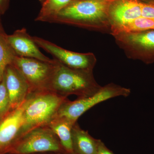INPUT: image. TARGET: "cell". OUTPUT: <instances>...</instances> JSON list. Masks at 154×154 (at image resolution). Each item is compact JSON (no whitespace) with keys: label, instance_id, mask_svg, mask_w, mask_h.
I'll use <instances>...</instances> for the list:
<instances>
[{"label":"cell","instance_id":"cell-18","mask_svg":"<svg viewBox=\"0 0 154 154\" xmlns=\"http://www.w3.org/2000/svg\"><path fill=\"white\" fill-rule=\"evenodd\" d=\"M9 0H0V14H3L8 9Z\"/></svg>","mask_w":154,"mask_h":154},{"label":"cell","instance_id":"cell-16","mask_svg":"<svg viewBox=\"0 0 154 154\" xmlns=\"http://www.w3.org/2000/svg\"><path fill=\"white\" fill-rule=\"evenodd\" d=\"M11 110L10 98L4 76L2 80L0 82V119Z\"/></svg>","mask_w":154,"mask_h":154},{"label":"cell","instance_id":"cell-13","mask_svg":"<svg viewBox=\"0 0 154 154\" xmlns=\"http://www.w3.org/2000/svg\"><path fill=\"white\" fill-rule=\"evenodd\" d=\"M75 123L65 117L56 116L48 125L58 138L67 153L73 152L72 129Z\"/></svg>","mask_w":154,"mask_h":154},{"label":"cell","instance_id":"cell-2","mask_svg":"<svg viewBox=\"0 0 154 154\" xmlns=\"http://www.w3.org/2000/svg\"><path fill=\"white\" fill-rule=\"evenodd\" d=\"M55 60L46 90L65 97L75 95L81 98L94 95L102 87L95 80L93 72L71 69Z\"/></svg>","mask_w":154,"mask_h":154},{"label":"cell","instance_id":"cell-22","mask_svg":"<svg viewBox=\"0 0 154 154\" xmlns=\"http://www.w3.org/2000/svg\"><path fill=\"white\" fill-rule=\"evenodd\" d=\"M66 154H75V153L74 152H71V153H66Z\"/></svg>","mask_w":154,"mask_h":154},{"label":"cell","instance_id":"cell-7","mask_svg":"<svg viewBox=\"0 0 154 154\" xmlns=\"http://www.w3.org/2000/svg\"><path fill=\"white\" fill-rule=\"evenodd\" d=\"M55 63L54 59L51 62H48L17 56L12 64L25 78L31 94L46 90V86L54 69Z\"/></svg>","mask_w":154,"mask_h":154},{"label":"cell","instance_id":"cell-10","mask_svg":"<svg viewBox=\"0 0 154 154\" xmlns=\"http://www.w3.org/2000/svg\"><path fill=\"white\" fill-rule=\"evenodd\" d=\"M6 88L8 93L11 110L22 105L30 93L29 85L14 65H9L4 74Z\"/></svg>","mask_w":154,"mask_h":154},{"label":"cell","instance_id":"cell-1","mask_svg":"<svg viewBox=\"0 0 154 154\" xmlns=\"http://www.w3.org/2000/svg\"><path fill=\"white\" fill-rule=\"evenodd\" d=\"M114 0H74L47 22L110 33L109 12Z\"/></svg>","mask_w":154,"mask_h":154},{"label":"cell","instance_id":"cell-17","mask_svg":"<svg viewBox=\"0 0 154 154\" xmlns=\"http://www.w3.org/2000/svg\"><path fill=\"white\" fill-rule=\"evenodd\" d=\"M96 154H114L105 145L101 140H98V146Z\"/></svg>","mask_w":154,"mask_h":154},{"label":"cell","instance_id":"cell-12","mask_svg":"<svg viewBox=\"0 0 154 154\" xmlns=\"http://www.w3.org/2000/svg\"><path fill=\"white\" fill-rule=\"evenodd\" d=\"M99 139L94 138L88 131L76 122L72 129L73 152L76 154H96Z\"/></svg>","mask_w":154,"mask_h":154},{"label":"cell","instance_id":"cell-15","mask_svg":"<svg viewBox=\"0 0 154 154\" xmlns=\"http://www.w3.org/2000/svg\"><path fill=\"white\" fill-rule=\"evenodd\" d=\"M17 56L7 40V34L0 33V82L3 79L6 69L13 64Z\"/></svg>","mask_w":154,"mask_h":154},{"label":"cell","instance_id":"cell-14","mask_svg":"<svg viewBox=\"0 0 154 154\" xmlns=\"http://www.w3.org/2000/svg\"><path fill=\"white\" fill-rule=\"evenodd\" d=\"M74 0H45L39 14L35 19L37 22H46L54 17Z\"/></svg>","mask_w":154,"mask_h":154},{"label":"cell","instance_id":"cell-24","mask_svg":"<svg viewBox=\"0 0 154 154\" xmlns=\"http://www.w3.org/2000/svg\"><path fill=\"white\" fill-rule=\"evenodd\" d=\"M53 154H62V153H54Z\"/></svg>","mask_w":154,"mask_h":154},{"label":"cell","instance_id":"cell-8","mask_svg":"<svg viewBox=\"0 0 154 154\" xmlns=\"http://www.w3.org/2000/svg\"><path fill=\"white\" fill-rule=\"evenodd\" d=\"M33 38L38 47L51 54L54 59L63 65L74 69L93 72L97 60L92 53L74 52L44 38L37 36H33Z\"/></svg>","mask_w":154,"mask_h":154},{"label":"cell","instance_id":"cell-5","mask_svg":"<svg viewBox=\"0 0 154 154\" xmlns=\"http://www.w3.org/2000/svg\"><path fill=\"white\" fill-rule=\"evenodd\" d=\"M131 93L130 89L110 83L101 87L92 96L78 98L75 101L67 99L59 109L57 116L65 117L76 122L81 116L95 105L114 97H127Z\"/></svg>","mask_w":154,"mask_h":154},{"label":"cell","instance_id":"cell-9","mask_svg":"<svg viewBox=\"0 0 154 154\" xmlns=\"http://www.w3.org/2000/svg\"><path fill=\"white\" fill-rule=\"evenodd\" d=\"M28 99L0 119V154H8L22 137L24 112Z\"/></svg>","mask_w":154,"mask_h":154},{"label":"cell","instance_id":"cell-4","mask_svg":"<svg viewBox=\"0 0 154 154\" xmlns=\"http://www.w3.org/2000/svg\"><path fill=\"white\" fill-rule=\"evenodd\" d=\"M66 153L60 141L48 126L38 127L22 136L8 154Z\"/></svg>","mask_w":154,"mask_h":154},{"label":"cell","instance_id":"cell-19","mask_svg":"<svg viewBox=\"0 0 154 154\" xmlns=\"http://www.w3.org/2000/svg\"><path fill=\"white\" fill-rule=\"evenodd\" d=\"M0 33H5L4 30H3L2 26V24H1V22H0Z\"/></svg>","mask_w":154,"mask_h":154},{"label":"cell","instance_id":"cell-21","mask_svg":"<svg viewBox=\"0 0 154 154\" xmlns=\"http://www.w3.org/2000/svg\"><path fill=\"white\" fill-rule=\"evenodd\" d=\"M55 153H39V154H53Z\"/></svg>","mask_w":154,"mask_h":154},{"label":"cell","instance_id":"cell-3","mask_svg":"<svg viewBox=\"0 0 154 154\" xmlns=\"http://www.w3.org/2000/svg\"><path fill=\"white\" fill-rule=\"evenodd\" d=\"M67 99L49 90L30 94L24 112L22 136L33 128L48 126Z\"/></svg>","mask_w":154,"mask_h":154},{"label":"cell","instance_id":"cell-11","mask_svg":"<svg viewBox=\"0 0 154 154\" xmlns=\"http://www.w3.org/2000/svg\"><path fill=\"white\" fill-rule=\"evenodd\" d=\"M7 38L17 56L32 58L48 62L53 60L41 52L33 36L28 34L25 28L16 30L12 35H7Z\"/></svg>","mask_w":154,"mask_h":154},{"label":"cell","instance_id":"cell-20","mask_svg":"<svg viewBox=\"0 0 154 154\" xmlns=\"http://www.w3.org/2000/svg\"><path fill=\"white\" fill-rule=\"evenodd\" d=\"M142 1L145 2H154V0H142Z\"/></svg>","mask_w":154,"mask_h":154},{"label":"cell","instance_id":"cell-23","mask_svg":"<svg viewBox=\"0 0 154 154\" xmlns=\"http://www.w3.org/2000/svg\"><path fill=\"white\" fill-rule=\"evenodd\" d=\"M40 1H41V2H42V3H43V2H44L45 0H40Z\"/></svg>","mask_w":154,"mask_h":154},{"label":"cell","instance_id":"cell-6","mask_svg":"<svg viewBox=\"0 0 154 154\" xmlns=\"http://www.w3.org/2000/svg\"><path fill=\"white\" fill-rule=\"evenodd\" d=\"M128 58L154 63V30L121 33L113 36Z\"/></svg>","mask_w":154,"mask_h":154}]
</instances>
